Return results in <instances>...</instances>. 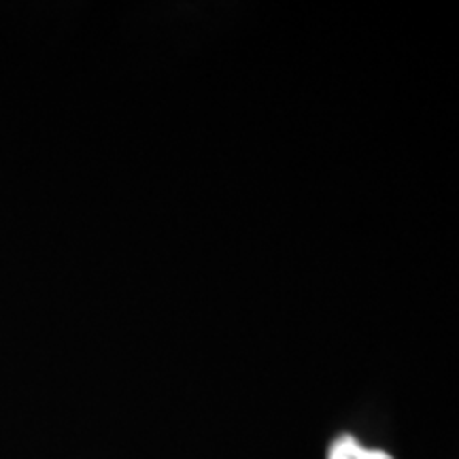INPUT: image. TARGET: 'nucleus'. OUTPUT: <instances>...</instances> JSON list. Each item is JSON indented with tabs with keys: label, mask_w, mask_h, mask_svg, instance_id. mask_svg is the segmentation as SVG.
I'll return each instance as SVG.
<instances>
[{
	"label": "nucleus",
	"mask_w": 459,
	"mask_h": 459,
	"mask_svg": "<svg viewBox=\"0 0 459 459\" xmlns=\"http://www.w3.org/2000/svg\"><path fill=\"white\" fill-rule=\"evenodd\" d=\"M328 459H394V457L385 451L364 449V446H359V443L353 438V436L344 434L332 443Z\"/></svg>",
	"instance_id": "nucleus-1"
}]
</instances>
